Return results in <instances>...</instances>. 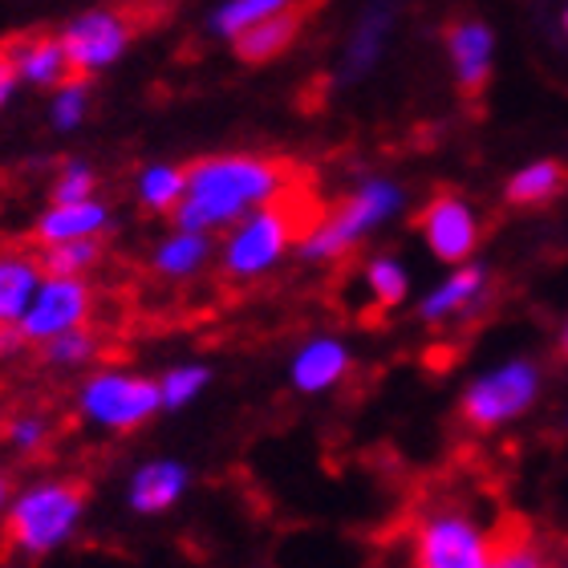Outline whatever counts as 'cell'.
I'll return each instance as SVG.
<instances>
[{
    "label": "cell",
    "instance_id": "obj_15",
    "mask_svg": "<svg viewBox=\"0 0 568 568\" xmlns=\"http://www.w3.org/2000/svg\"><path fill=\"white\" fill-rule=\"evenodd\" d=\"M191 471L179 459H151L142 463L139 471L131 475V487H126V499H131V511L139 516H163L187 496Z\"/></svg>",
    "mask_w": 568,
    "mask_h": 568
},
{
    "label": "cell",
    "instance_id": "obj_8",
    "mask_svg": "<svg viewBox=\"0 0 568 568\" xmlns=\"http://www.w3.org/2000/svg\"><path fill=\"white\" fill-rule=\"evenodd\" d=\"M90 313H94V288H90L85 276L45 273V281L37 284L33 301L24 308L21 333L29 345H45L49 337L85 325Z\"/></svg>",
    "mask_w": 568,
    "mask_h": 568
},
{
    "label": "cell",
    "instance_id": "obj_22",
    "mask_svg": "<svg viewBox=\"0 0 568 568\" xmlns=\"http://www.w3.org/2000/svg\"><path fill=\"white\" fill-rule=\"evenodd\" d=\"M187 191V166L175 163H146L134 179V195L146 212H175Z\"/></svg>",
    "mask_w": 568,
    "mask_h": 568
},
{
    "label": "cell",
    "instance_id": "obj_2",
    "mask_svg": "<svg viewBox=\"0 0 568 568\" xmlns=\"http://www.w3.org/2000/svg\"><path fill=\"white\" fill-rule=\"evenodd\" d=\"M406 207L403 183L386 175H366L337 207L321 215L317 224H308L296 240V256L305 264H333L349 256L357 244H366L378 227H386L394 215Z\"/></svg>",
    "mask_w": 568,
    "mask_h": 568
},
{
    "label": "cell",
    "instance_id": "obj_1",
    "mask_svg": "<svg viewBox=\"0 0 568 568\" xmlns=\"http://www.w3.org/2000/svg\"><path fill=\"white\" fill-rule=\"evenodd\" d=\"M293 171L264 154H207L187 166V191L171 212L175 227L227 232L248 212L281 200Z\"/></svg>",
    "mask_w": 568,
    "mask_h": 568
},
{
    "label": "cell",
    "instance_id": "obj_16",
    "mask_svg": "<svg viewBox=\"0 0 568 568\" xmlns=\"http://www.w3.org/2000/svg\"><path fill=\"white\" fill-rule=\"evenodd\" d=\"M394 33V0H366V9L357 12L354 29H349V45H345V78H366L382 61Z\"/></svg>",
    "mask_w": 568,
    "mask_h": 568
},
{
    "label": "cell",
    "instance_id": "obj_5",
    "mask_svg": "<svg viewBox=\"0 0 568 568\" xmlns=\"http://www.w3.org/2000/svg\"><path fill=\"white\" fill-rule=\"evenodd\" d=\"M78 410L85 423L102 426L110 435H131L163 410L159 382L142 378L134 369H98L78 390Z\"/></svg>",
    "mask_w": 568,
    "mask_h": 568
},
{
    "label": "cell",
    "instance_id": "obj_7",
    "mask_svg": "<svg viewBox=\"0 0 568 568\" xmlns=\"http://www.w3.org/2000/svg\"><path fill=\"white\" fill-rule=\"evenodd\" d=\"M499 545L475 516L459 508H438L415 528L418 568H491Z\"/></svg>",
    "mask_w": 568,
    "mask_h": 568
},
{
    "label": "cell",
    "instance_id": "obj_29",
    "mask_svg": "<svg viewBox=\"0 0 568 568\" xmlns=\"http://www.w3.org/2000/svg\"><path fill=\"white\" fill-rule=\"evenodd\" d=\"M98 195V175L94 166L82 163V159H73L58 171L53 179V203H73V200H90Z\"/></svg>",
    "mask_w": 568,
    "mask_h": 568
},
{
    "label": "cell",
    "instance_id": "obj_36",
    "mask_svg": "<svg viewBox=\"0 0 568 568\" xmlns=\"http://www.w3.org/2000/svg\"><path fill=\"white\" fill-rule=\"evenodd\" d=\"M565 33H568V12H565Z\"/></svg>",
    "mask_w": 568,
    "mask_h": 568
},
{
    "label": "cell",
    "instance_id": "obj_24",
    "mask_svg": "<svg viewBox=\"0 0 568 568\" xmlns=\"http://www.w3.org/2000/svg\"><path fill=\"white\" fill-rule=\"evenodd\" d=\"M284 9H296V0H224V4L212 12V33L232 41V37H240L248 24L264 21V17H273V12H284Z\"/></svg>",
    "mask_w": 568,
    "mask_h": 568
},
{
    "label": "cell",
    "instance_id": "obj_28",
    "mask_svg": "<svg viewBox=\"0 0 568 568\" xmlns=\"http://www.w3.org/2000/svg\"><path fill=\"white\" fill-rule=\"evenodd\" d=\"M98 256H102L98 236L61 240V244L41 248V264H45V273H61V276H85L98 264Z\"/></svg>",
    "mask_w": 568,
    "mask_h": 568
},
{
    "label": "cell",
    "instance_id": "obj_18",
    "mask_svg": "<svg viewBox=\"0 0 568 568\" xmlns=\"http://www.w3.org/2000/svg\"><path fill=\"white\" fill-rule=\"evenodd\" d=\"M45 281L41 256L17 248H0V325H21L37 284Z\"/></svg>",
    "mask_w": 568,
    "mask_h": 568
},
{
    "label": "cell",
    "instance_id": "obj_26",
    "mask_svg": "<svg viewBox=\"0 0 568 568\" xmlns=\"http://www.w3.org/2000/svg\"><path fill=\"white\" fill-rule=\"evenodd\" d=\"M90 114V78L82 73H70L61 85H53V106H49V122L58 126V131H78Z\"/></svg>",
    "mask_w": 568,
    "mask_h": 568
},
{
    "label": "cell",
    "instance_id": "obj_30",
    "mask_svg": "<svg viewBox=\"0 0 568 568\" xmlns=\"http://www.w3.org/2000/svg\"><path fill=\"white\" fill-rule=\"evenodd\" d=\"M49 435H53V426H49L45 415H17L9 423V430H4V438H9V447L17 450V455H37V450L45 447Z\"/></svg>",
    "mask_w": 568,
    "mask_h": 568
},
{
    "label": "cell",
    "instance_id": "obj_21",
    "mask_svg": "<svg viewBox=\"0 0 568 568\" xmlns=\"http://www.w3.org/2000/svg\"><path fill=\"white\" fill-rule=\"evenodd\" d=\"M565 183H568V175L557 159H536V163L520 166V171L508 179L504 195H508V203H516V207H540V203L557 200L560 191H565Z\"/></svg>",
    "mask_w": 568,
    "mask_h": 568
},
{
    "label": "cell",
    "instance_id": "obj_17",
    "mask_svg": "<svg viewBox=\"0 0 568 568\" xmlns=\"http://www.w3.org/2000/svg\"><path fill=\"white\" fill-rule=\"evenodd\" d=\"M215 256L212 232H195V227H175L171 236H163L151 252V268L163 281H191L207 268Z\"/></svg>",
    "mask_w": 568,
    "mask_h": 568
},
{
    "label": "cell",
    "instance_id": "obj_10",
    "mask_svg": "<svg viewBox=\"0 0 568 568\" xmlns=\"http://www.w3.org/2000/svg\"><path fill=\"white\" fill-rule=\"evenodd\" d=\"M426 252L438 264H467L479 248V215L463 195H435L418 215Z\"/></svg>",
    "mask_w": 568,
    "mask_h": 568
},
{
    "label": "cell",
    "instance_id": "obj_34",
    "mask_svg": "<svg viewBox=\"0 0 568 568\" xmlns=\"http://www.w3.org/2000/svg\"><path fill=\"white\" fill-rule=\"evenodd\" d=\"M9 499H12V487H9V479L0 475V528H4V511H9Z\"/></svg>",
    "mask_w": 568,
    "mask_h": 568
},
{
    "label": "cell",
    "instance_id": "obj_19",
    "mask_svg": "<svg viewBox=\"0 0 568 568\" xmlns=\"http://www.w3.org/2000/svg\"><path fill=\"white\" fill-rule=\"evenodd\" d=\"M9 61L24 85H41V90H53L73 73L61 37H29L9 49Z\"/></svg>",
    "mask_w": 568,
    "mask_h": 568
},
{
    "label": "cell",
    "instance_id": "obj_9",
    "mask_svg": "<svg viewBox=\"0 0 568 568\" xmlns=\"http://www.w3.org/2000/svg\"><path fill=\"white\" fill-rule=\"evenodd\" d=\"M58 37H61V45H65L70 70L90 78V73L110 70V65L131 49L134 24H131V17L119 9H90V12H82V17H73Z\"/></svg>",
    "mask_w": 568,
    "mask_h": 568
},
{
    "label": "cell",
    "instance_id": "obj_20",
    "mask_svg": "<svg viewBox=\"0 0 568 568\" xmlns=\"http://www.w3.org/2000/svg\"><path fill=\"white\" fill-rule=\"evenodd\" d=\"M296 33H301V12L284 9V12H273V17H264V21L248 24L240 37H232V49H236L240 61H273L293 45Z\"/></svg>",
    "mask_w": 568,
    "mask_h": 568
},
{
    "label": "cell",
    "instance_id": "obj_33",
    "mask_svg": "<svg viewBox=\"0 0 568 568\" xmlns=\"http://www.w3.org/2000/svg\"><path fill=\"white\" fill-rule=\"evenodd\" d=\"M17 85H21V78H17V70H12L9 53H0V110L9 106L12 94H17Z\"/></svg>",
    "mask_w": 568,
    "mask_h": 568
},
{
    "label": "cell",
    "instance_id": "obj_32",
    "mask_svg": "<svg viewBox=\"0 0 568 568\" xmlns=\"http://www.w3.org/2000/svg\"><path fill=\"white\" fill-rule=\"evenodd\" d=\"M24 333L21 325H0V362H9V357H17L24 349Z\"/></svg>",
    "mask_w": 568,
    "mask_h": 568
},
{
    "label": "cell",
    "instance_id": "obj_14",
    "mask_svg": "<svg viewBox=\"0 0 568 568\" xmlns=\"http://www.w3.org/2000/svg\"><path fill=\"white\" fill-rule=\"evenodd\" d=\"M110 203L90 195V200H73V203H49L45 212L37 215L33 240L41 248L49 244H61V240H82V236H102L110 227Z\"/></svg>",
    "mask_w": 568,
    "mask_h": 568
},
{
    "label": "cell",
    "instance_id": "obj_23",
    "mask_svg": "<svg viewBox=\"0 0 568 568\" xmlns=\"http://www.w3.org/2000/svg\"><path fill=\"white\" fill-rule=\"evenodd\" d=\"M362 281H366V293L369 301L378 308H398L410 296V273H406V264L390 252H382L374 261L362 268Z\"/></svg>",
    "mask_w": 568,
    "mask_h": 568
},
{
    "label": "cell",
    "instance_id": "obj_25",
    "mask_svg": "<svg viewBox=\"0 0 568 568\" xmlns=\"http://www.w3.org/2000/svg\"><path fill=\"white\" fill-rule=\"evenodd\" d=\"M212 386V369L200 366V362H187V366H171L159 378V394H163V410H183L195 398H203V390Z\"/></svg>",
    "mask_w": 568,
    "mask_h": 568
},
{
    "label": "cell",
    "instance_id": "obj_31",
    "mask_svg": "<svg viewBox=\"0 0 568 568\" xmlns=\"http://www.w3.org/2000/svg\"><path fill=\"white\" fill-rule=\"evenodd\" d=\"M496 565H504V568H536V565H540V552H536L532 545L499 548V552H496Z\"/></svg>",
    "mask_w": 568,
    "mask_h": 568
},
{
    "label": "cell",
    "instance_id": "obj_3",
    "mask_svg": "<svg viewBox=\"0 0 568 568\" xmlns=\"http://www.w3.org/2000/svg\"><path fill=\"white\" fill-rule=\"evenodd\" d=\"M85 516V491L70 479H37L12 491L4 511L9 548L24 560L53 557L73 540Z\"/></svg>",
    "mask_w": 568,
    "mask_h": 568
},
{
    "label": "cell",
    "instance_id": "obj_35",
    "mask_svg": "<svg viewBox=\"0 0 568 568\" xmlns=\"http://www.w3.org/2000/svg\"><path fill=\"white\" fill-rule=\"evenodd\" d=\"M560 354L568 357V321H565V329H560Z\"/></svg>",
    "mask_w": 568,
    "mask_h": 568
},
{
    "label": "cell",
    "instance_id": "obj_11",
    "mask_svg": "<svg viewBox=\"0 0 568 568\" xmlns=\"http://www.w3.org/2000/svg\"><path fill=\"white\" fill-rule=\"evenodd\" d=\"M349 369H354V349H349L342 337L317 333V337H308L293 354V362H288V382H293V390H301V394H329L342 386Z\"/></svg>",
    "mask_w": 568,
    "mask_h": 568
},
{
    "label": "cell",
    "instance_id": "obj_6",
    "mask_svg": "<svg viewBox=\"0 0 568 568\" xmlns=\"http://www.w3.org/2000/svg\"><path fill=\"white\" fill-rule=\"evenodd\" d=\"M536 398H540V366L528 357H511L504 366L479 374L463 390L459 410L475 430H496V426H508L528 415Z\"/></svg>",
    "mask_w": 568,
    "mask_h": 568
},
{
    "label": "cell",
    "instance_id": "obj_4",
    "mask_svg": "<svg viewBox=\"0 0 568 568\" xmlns=\"http://www.w3.org/2000/svg\"><path fill=\"white\" fill-rule=\"evenodd\" d=\"M301 215L288 200H273L248 212L244 220L227 227L224 244H220V268L227 281H256V276L273 273L276 264L296 248L301 240Z\"/></svg>",
    "mask_w": 568,
    "mask_h": 568
},
{
    "label": "cell",
    "instance_id": "obj_13",
    "mask_svg": "<svg viewBox=\"0 0 568 568\" xmlns=\"http://www.w3.org/2000/svg\"><path fill=\"white\" fill-rule=\"evenodd\" d=\"M487 296V268L479 264H455V273H447L443 281L430 288V293L418 301V317L426 325H447V321H459L467 313L484 305Z\"/></svg>",
    "mask_w": 568,
    "mask_h": 568
},
{
    "label": "cell",
    "instance_id": "obj_12",
    "mask_svg": "<svg viewBox=\"0 0 568 568\" xmlns=\"http://www.w3.org/2000/svg\"><path fill=\"white\" fill-rule=\"evenodd\" d=\"M447 58L450 73L459 82L463 94H479L491 78V61H496V33L475 17H463L447 29Z\"/></svg>",
    "mask_w": 568,
    "mask_h": 568
},
{
    "label": "cell",
    "instance_id": "obj_27",
    "mask_svg": "<svg viewBox=\"0 0 568 568\" xmlns=\"http://www.w3.org/2000/svg\"><path fill=\"white\" fill-rule=\"evenodd\" d=\"M98 337L85 325H78V329H70V333H58V337H49L45 345H41V354H45V362L53 369H82V366H90L98 357Z\"/></svg>",
    "mask_w": 568,
    "mask_h": 568
}]
</instances>
